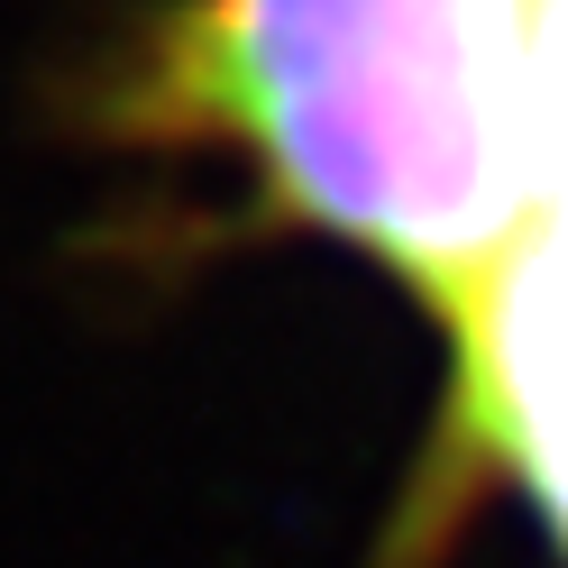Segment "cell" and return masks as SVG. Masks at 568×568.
<instances>
[{"label":"cell","instance_id":"1","mask_svg":"<svg viewBox=\"0 0 568 568\" xmlns=\"http://www.w3.org/2000/svg\"><path fill=\"white\" fill-rule=\"evenodd\" d=\"M541 0H184L138 111L211 138L284 221L376 257L458 339L550 211Z\"/></svg>","mask_w":568,"mask_h":568},{"label":"cell","instance_id":"2","mask_svg":"<svg viewBox=\"0 0 568 568\" xmlns=\"http://www.w3.org/2000/svg\"><path fill=\"white\" fill-rule=\"evenodd\" d=\"M477 468L514 477L568 559V211H541L486 312L449 339V449L432 495Z\"/></svg>","mask_w":568,"mask_h":568}]
</instances>
